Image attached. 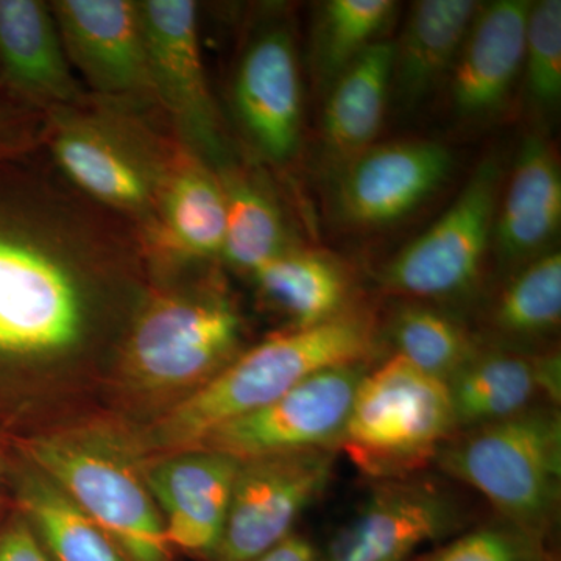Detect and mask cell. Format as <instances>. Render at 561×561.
Listing matches in <instances>:
<instances>
[{"label":"cell","instance_id":"1","mask_svg":"<svg viewBox=\"0 0 561 561\" xmlns=\"http://www.w3.org/2000/svg\"><path fill=\"white\" fill-rule=\"evenodd\" d=\"M147 243L41 149L0 162V362H46L94 337L102 295L140 290Z\"/></svg>","mask_w":561,"mask_h":561},{"label":"cell","instance_id":"2","mask_svg":"<svg viewBox=\"0 0 561 561\" xmlns=\"http://www.w3.org/2000/svg\"><path fill=\"white\" fill-rule=\"evenodd\" d=\"M43 150L77 191L135 227L147 250L153 245L162 195L187 151L165 119L90 94L46 117Z\"/></svg>","mask_w":561,"mask_h":561},{"label":"cell","instance_id":"3","mask_svg":"<svg viewBox=\"0 0 561 561\" xmlns=\"http://www.w3.org/2000/svg\"><path fill=\"white\" fill-rule=\"evenodd\" d=\"M375 345V319L356 308L313 327L272 335L238 354L165 413L149 432L150 448H198L217 427L260 411L309 376L368 362Z\"/></svg>","mask_w":561,"mask_h":561},{"label":"cell","instance_id":"4","mask_svg":"<svg viewBox=\"0 0 561 561\" xmlns=\"http://www.w3.org/2000/svg\"><path fill=\"white\" fill-rule=\"evenodd\" d=\"M438 467L482 494L501 519L548 538L561 502V415L534 405L500 423L454 434Z\"/></svg>","mask_w":561,"mask_h":561},{"label":"cell","instance_id":"5","mask_svg":"<svg viewBox=\"0 0 561 561\" xmlns=\"http://www.w3.org/2000/svg\"><path fill=\"white\" fill-rule=\"evenodd\" d=\"M242 317L213 280L146 290L122 337V364L140 389L201 387L236 356Z\"/></svg>","mask_w":561,"mask_h":561},{"label":"cell","instance_id":"6","mask_svg":"<svg viewBox=\"0 0 561 561\" xmlns=\"http://www.w3.org/2000/svg\"><path fill=\"white\" fill-rule=\"evenodd\" d=\"M456 432L448 386L394 354L362 379L339 449L371 478H408Z\"/></svg>","mask_w":561,"mask_h":561},{"label":"cell","instance_id":"7","mask_svg":"<svg viewBox=\"0 0 561 561\" xmlns=\"http://www.w3.org/2000/svg\"><path fill=\"white\" fill-rule=\"evenodd\" d=\"M32 460L128 561H172L157 502L146 479L116 446L72 437H44L28 446Z\"/></svg>","mask_w":561,"mask_h":561},{"label":"cell","instance_id":"8","mask_svg":"<svg viewBox=\"0 0 561 561\" xmlns=\"http://www.w3.org/2000/svg\"><path fill=\"white\" fill-rule=\"evenodd\" d=\"M151 83L176 139L213 171L230 168V138L206 77L201 9L192 0H140Z\"/></svg>","mask_w":561,"mask_h":561},{"label":"cell","instance_id":"9","mask_svg":"<svg viewBox=\"0 0 561 561\" xmlns=\"http://www.w3.org/2000/svg\"><path fill=\"white\" fill-rule=\"evenodd\" d=\"M500 194L501 168L490 158L440 219L383 265V289L416 301L456 300L468 294L493 241Z\"/></svg>","mask_w":561,"mask_h":561},{"label":"cell","instance_id":"10","mask_svg":"<svg viewBox=\"0 0 561 561\" xmlns=\"http://www.w3.org/2000/svg\"><path fill=\"white\" fill-rule=\"evenodd\" d=\"M254 20L231 73L232 121L256 160L283 168L301 146L300 58L286 18L268 13Z\"/></svg>","mask_w":561,"mask_h":561},{"label":"cell","instance_id":"11","mask_svg":"<svg viewBox=\"0 0 561 561\" xmlns=\"http://www.w3.org/2000/svg\"><path fill=\"white\" fill-rule=\"evenodd\" d=\"M368 362L337 365L309 376L260 411L210 432L198 448L238 460L337 449Z\"/></svg>","mask_w":561,"mask_h":561},{"label":"cell","instance_id":"12","mask_svg":"<svg viewBox=\"0 0 561 561\" xmlns=\"http://www.w3.org/2000/svg\"><path fill=\"white\" fill-rule=\"evenodd\" d=\"M66 57L92 98L162 116L138 0H55Z\"/></svg>","mask_w":561,"mask_h":561},{"label":"cell","instance_id":"13","mask_svg":"<svg viewBox=\"0 0 561 561\" xmlns=\"http://www.w3.org/2000/svg\"><path fill=\"white\" fill-rule=\"evenodd\" d=\"M337 449L241 460L213 561H253L290 537L334 474Z\"/></svg>","mask_w":561,"mask_h":561},{"label":"cell","instance_id":"14","mask_svg":"<svg viewBox=\"0 0 561 561\" xmlns=\"http://www.w3.org/2000/svg\"><path fill=\"white\" fill-rule=\"evenodd\" d=\"M463 505L427 479H383L356 515L317 549V561H409L465 527Z\"/></svg>","mask_w":561,"mask_h":561},{"label":"cell","instance_id":"15","mask_svg":"<svg viewBox=\"0 0 561 561\" xmlns=\"http://www.w3.org/2000/svg\"><path fill=\"white\" fill-rule=\"evenodd\" d=\"M451 171V151L437 140L375 144L339 172L335 209L350 227H387L420 208Z\"/></svg>","mask_w":561,"mask_h":561},{"label":"cell","instance_id":"16","mask_svg":"<svg viewBox=\"0 0 561 561\" xmlns=\"http://www.w3.org/2000/svg\"><path fill=\"white\" fill-rule=\"evenodd\" d=\"M241 460L208 448L175 451L142 471L172 549L213 561Z\"/></svg>","mask_w":561,"mask_h":561},{"label":"cell","instance_id":"17","mask_svg":"<svg viewBox=\"0 0 561 561\" xmlns=\"http://www.w3.org/2000/svg\"><path fill=\"white\" fill-rule=\"evenodd\" d=\"M0 83L46 117L90 98L66 57L50 2L0 0Z\"/></svg>","mask_w":561,"mask_h":561},{"label":"cell","instance_id":"18","mask_svg":"<svg viewBox=\"0 0 561 561\" xmlns=\"http://www.w3.org/2000/svg\"><path fill=\"white\" fill-rule=\"evenodd\" d=\"M530 5L526 0L479 5L446 83L459 119L481 124L507 105L523 73Z\"/></svg>","mask_w":561,"mask_h":561},{"label":"cell","instance_id":"19","mask_svg":"<svg viewBox=\"0 0 561 561\" xmlns=\"http://www.w3.org/2000/svg\"><path fill=\"white\" fill-rule=\"evenodd\" d=\"M561 224V172L551 144L540 135L523 140L507 192L497 202L493 241L504 265L523 267L546 253Z\"/></svg>","mask_w":561,"mask_h":561},{"label":"cell","instance_id":"20","mask_svg":"<svg viewBox=\"0 0 561 561\" xmlns=\"http://www.w3.org/2000/svg\"><path fill=\"white\" fill-rule=\"evenodd\" d=\"M225 227L227 198L220 176L187 150L162 195L160 231L150 247V260H220Z\"/></svg>","mask_w":561,"mask_h":561},{"label":"cell","instance_id":"21","mask_svg":"<svg viewBox=\"0 0 561 561\" xmlns=\"http://www.w3.org/2000/svg\"><path fill=\"white\" fill-rule=\"evenodd\" d=\"M479 5L472 0L413 3L400 39L393 43L391 66V94L404 108L420 105L448 83Z\"/></svg>","mask_w":561,"mask_h":561},{"label":"cell","instance_id":"22","mask_svg":"<svg viewBox=\"0 0 561 561\" xmlns=\"http://www.w3.org/2000/svg\"><path fill=\"white\" fill-rule=\"evenodd\" d=\"M391 66L393 43L379 41L328 88L321 140L339 168L375 146L391 95Z\"/></svg>","mask_w":561,"mask_h":561},{"label":"cell","instance_id":"23","mask_svg":"<svg viewBox=\"0 0 561 561\" xmlns=\"http://www.w3.org/2000/svg\"><path fill=\"white\" fill-rule=\"evenodd\" d=\"M264 300L291 328L313 327L351 309L348 272L331 254L291 245L251 275Z\"/></svg>","mask_w":561,"mask_h":561},{"label":"cell","instance_id":"24","mask_svg":"<svg viewBox=\"0 0 561 561\" xmlns=\"http://www.w3.org/2000/svg\"><path fill=\"white\" fill-rule=\"evenodd\" d=\"M446 386L457 432L512 419L542 397L537 356L511 351H479Z\"/></svg>","mask_w":561,"mask_h":561},{"label":"cell","instance_id":"25","mask_svg":"<svg viewBox=\"0 0 561 561\" xmlns=\"http://www.w3.org/2000/svg\"><path fill=\"white\" fill-rule=\"evenodd\" d=\"M217 175L227 198V227L220 260L251 276L290 249L286 220L275 195L238 162Z\"/></svg>","mask_w":561,"mask_h":561},{"label":"cell","instance_id":"26","mask_svg":"<svg viewBox=\"0 0 561 561\" xmlns=\"http://www.w3.org/2000/svg\"><path fill=\"white\" fill-rule=\"evenodd\" d=\"M21 500L51 561H128L108 535L44 476L28 479Z\"/></svg>","mask_w":561,"mask_h":561},{"label":"cell","instance_id":"27","mask_svg":"<svg viewBox=\"0 0 561 561\" xmlns=\"http://www.w3.org/2000/svg\"><path fill=\"white\" fill-rule=\"evenodd\" d=\"M391 0H330L320 7L312 31L311 61L317 83L332 81L381 39L397 11Z\"/></svg>","mask_w":561,"mask_h":561},{"label":"cell","instance_id":"28","mask_svg":"<svg viewBox=\"0 0 561 561\" xmlns=\"http://www.w3.org/2000/svg\"><path fill=\"white\" fill-rule=\"evenodd\" d=\"M389 334L394 354L445 383L481 351L463 324L419 302L394 312Z\"/></svg>","mask_w":561,"mask_h":561},{"label":"cell","instance_id":"29","mask_svg":"<svg viewBox=\"0 0 561 561\" xmlns=\"http://www.w3.org/2000/svg\"><path fill=\"white\" fill-rule=\"evenodd\" d=\"M561 319V254L551 250L519 267L493 309V324L505 337L531 341L549 334Z\"/></svg>","mask_w":561,"mask_h":561},{"label":"cell","instance_id":"30","mask_svg":"<svg viewBox=\"0 0 561 561\" xmlns=\"http://www.w3.org/2000/svg\"><path fill=\"white\" fill-rule=\"evenodd\" d=\"M523 81L527 102L540 114L553 113L561 99V2L531 3L524 43Z\"/></svg>","mask_w":561,"mask_h":561},{"label":"cell","instance_id":"31","mask_svg":"<svg viewBox=\"0 0 561 561\" xmlns=\"http://www.w3.org/2000/svg\"><path fill=\"white\" fill-rule=\"evenodd\" d=\"M420 561H557L548 538L504 519L457 535Z\"/></svg>","mask_w":561,"mask_h":561},{"label":"cell","instance_id":"32","mask_svg":"<svg viewBox=\"0 0 561 561\" xmlns=\"http://www.w3.org/2000/svg\"><path fill=\"white\" fill-rule=\"evenodd\" d=\"M46 116L11 98L0 83V162L43 149Z\"/></svg>","mask_w":561,"mask_h":561},{"label":"cell","instance_id":"33","mask_svg":"<svg viewBox=\"0 0 561 561\" xmlns=\"http://www.w3.org/2000/svg\"><path fill=\"white\" fill-rule=\"evenodd\" d=\"M0 561H51L38 537L25 524H14L0 537Z\"/></svg>","mask_w":561,"mask_h":561},{"label":"cell","instance_id":"34","mask_svg":"<svg viewBox=\"0 0 561 561\" xmlns=\"http://www.w3.org/2000/svg\"><path fill=\"white\" fill-rule=\"evenodd\" d=\"M253 561H317V548L305 537L291 534L286 540Z\"/></svg>","mask_w":561,"mask_h":561}]
</instances>
